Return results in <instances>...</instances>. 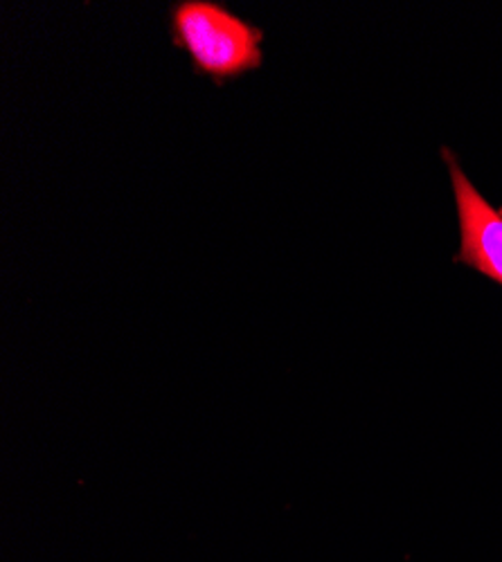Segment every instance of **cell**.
Returning a JSON list of instances; mask_svg holds the SVG:
<instances>
[{"instance_id": "6da1fadb", "label": "cell", "mask_w": 502, "mask_h": 562, "mask_svg": "<svg viewBox=\"0 0 502 562\" xmlns=\"http://www.w3.org/2000/svg\"><path fill=\"white\" fill-rule=\"evenodd\" d=\"M169 36L188 53L192 70L216 86L235 81L264 64V30L216 0H176L169 5Z\"/></svg>"}, {"instance_id": "7a4b0ae2", "label": "cell", "mask_w": 502, "mask_h": 562, "mask_svg": "<svg viewBox=\"0 0 502 562\" xmlns=\"http://www.w3.org/2000/svg\"><path fill=\"white\" fill-rule=\"evenodd\" d=\"M442 158L448 167L460 225V250L453 261L473 268L502 289V210L482 196L448 147H442Z\"/></svg>"}]
</instances>
